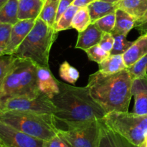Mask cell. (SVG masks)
<instances>
[{
  "label": "cell",
  "mask_w": 147,
  "mask_h": 147,
  "mask_svg": "<svg viewBox=\"0 0 147 147\" xmlns=\"http://www.w3.org/2000/svg\"><path fill=\"white\" fill-rule=\"evenodd\" d=\"M60 92L52 98L59 131H67L103 119L106 113L93 98L87 86L76 87L58 81Z\"/></svg>",
  "instance_id": "6da1fadb"
},
{
  "label": "cell",
  "mask_w": 147,
  "mask_h": 147,
  "mask_svg": "<svg viewBox=\"0 0 147 147\" xmlns=\"http://www.w3.org/2000/svg\"><path fill=\"white\" fill-rule=\"evenodd\" d=\"M132 78L128 68L113 74L97 71L89 76L87 87L106 113L128 112L131 99Z\"/></svg>",
  "instance_id": "7a4b0ae2"
},
{
  "label": "cell",
  "mask_w": 147,
  "mask_h": 147,
  "mask_svg": "<svg viewBox=\"0 0 147 147\" xmlns=\"http://www.w3.org/2000/svg\"><path fill=\"white\" fill-rule=\"evenodd\" d=\"M37 67L30 60L17 57L0 87V105L9 98H34L42 93L37 87Z\"/></svg>",
  "instance_id": "3957f363"
},
{
  "label": "cell",
  "mask_w": 147,
  "mask_h": 147,
  "mask_svg": "<svg viewBox=\"0 0 147 147\" xmlns=\"http://www.w3.org/2000/svg\"><path fill=\"white\" fill-rule=\"evenodd\" d=\"M57 33L54 27L37 17L34 27L13 55L30 60L40 67H49L50 53Z\"/></svg>",
  "instance_id": "277c9868"
},
{
  "label": "cell",
  "mask_w": 147,
  "mask_h": 147,
  "mask_svg": "<svg viewBox=\"0 0 147 147\" xmlns=\"http://www.w3.org/2000/svg\"><path fill=\"white\" fill-rule=\"evenodd\" d=\"M0 121L32 136L49 141L58 133L53 114L25 111H0Z\"/></svg>",
  "instance_id": "5b68a950"
},
{
  "label": "cell",
  "mask_w": 147,
  "mask_h": 147,
  "mask_svg": "<svg viewBox=\"0 0 147 147\" xmlns=\"http://www.w3.org/2000/svg\"><path fill=\"white\" fill-rule=\"evenodd\" d=\"M103 121L136 146L141 144L147 136V115L113 111L106 113Z\"/></svg>",
  "instance_id": "8992f818"
},
{
  "label": "cell",
  "mask_w": 147,
  "mask_h": 147,
  "mask_svg": "<svg viewBox=\"0 0 147 147\" xmlns=\"http://www.w3.org/2000/svg\"><path fill=\"white\" fill-rule=\"evenodd\" d=\"M11 111L53 115L55 113L56 109L51 98L40 93L34 98L22 96L9 98L0 105V111Z\"/></svg>",
  "instance_id": "52a82bcc"
},
{
  "label": "cell",
  "mask_w": 147,
  "mask_h": 147,
  "mask_svg": "<svg viewBox=\"0 0 147 147\" xmlns=\"http://www.w3.org/2000/svg\"><path fill=\"white\" fill-rule=\"evenodd\" d=\"M59 132L73 147H97L100 136V120Z\"/></svg>",
  "instance_id": "ba28073f"
},
{
  "label": "cell",
  "mask_w": 147,
  "mask_h": 147,
  "mask_svg": "<svg viewBox=\"0 0 147 147\" xmlns=\"http://www.w3.org/2000/svg\"><path fill=\"white\" fill-rule=\"evenodd\" d=\"M0 141L4 147H44L45 142L1 121H0Z\"/></svg>",
  "instance_id": "9c48e42d"
},
{
  "label": "cell",
  "mask_w": 147,
  "mask_h": 147,
  "mask_svg": "<svg viewBox=\"0 0 147 147\" xmlns=\"http://www.w3.org/2000/svg\"><path fill=\"white\" fill-rule=\"evenodd\" d=\"M36 19L19 20L12 26L9 42L5 51V55H13L19 46L24 41L35 24Z\"/></svg>",
  "instance_id": "30bf717a"
},
{
  "label": "cell",
  "mask_w": 147,
  "mask_h": 147,
  "mask_svg": "<svg viewBox=\"0 0 147 147\" xmlns=\"http://www.w3.org/2000/svg\"><path fill=\"white\" fill-rule=\"evenodd\" d=\"M131 94L134 98L132 113L147 115V74L132 80Z\"/></svg>",
  "instance_id": "8fae6325"
},
{
  "label": "cell",
  "mask_w": 147,
  "mask_h": 147,
  "mask_svg": "<svg viewBox=\"0 0 147 147\" xmlns=\"http://www.w3.org/2000/svg\"><path fill=\"white\" fill-rule=\"evenodd\" d=\"M97 147H138L122 135L113 130L105 123L103 119L100 120V136Z\"/></svg>",
  "instance_id": "7c38bea8"
},
{
  "label": "cell",
  "mask_w": 147,
  "mask_h": 147,
  "mask_svg": "<svg viewBox=\"0 0 147 147\" xmlns=\"http://www.w3.org/2000/svg\"><path fill=\"white\" fill-rule=\"evenodd\" d=\"M37 82L40 93L52 99L60 92L58 80L55 78L49 67H37Z\"/></svg>",
  "instance_id": "4fadbf2b"
},
{
  "label": "cell",
  "mask_w": 147,
  "mask_h": 147,
  "mask_svg": "<svg viewBox=\"0 0 147 147\" xmlns=\"http://www.w3.org/2000/svg\"><path fill=\"white\" fill-rule=\"evenodd\" d=\"M103 32L96 23H91L86 30L78 32L76 48L86 50L93 46L98 45Z\"/></svg>",
  "instance_id": "5bb4252c"
},
{
  "label": "cell",
  "mask_w": 147,
  "mask_h": 147,
  "mask_svg": "<svg viewBox=\"0 0 147 147\" xmlns=\"http://www.w3.org/2000/svg\"><path fill=\"white\" fill-rule=\"evenodd\" d=\"M147 54V34H143L134 41L129 50L123 54L126 67H129Z\"/></svg>",
  "instance_id": "9a60e30c"
},
{
  "label": "cell",
  "mask_w": 147,
  "mask_h": 147,
  "mask_svg": "<svg viewBox=\"0 0 147 147\" xmlns=\"http://www.w3.org/2000/svg\"><path fill=\"white\" fill-rule=\"evenodd\" d=\"M45 0H19L18 20L37 19L42 9Z\"/></svg>",
  "instance_id": "2e32d148"
},
{
  "label": "cell",
  "mask_w": 147,
  "mask_h": 147,
  "mask_svg": "<svg viewBox=\"0 0 147 147\" xmlns=\"http://www.w3.org/2000/svg\"><path fill=\"white\" fill-rule=\"evenodd\" d=\"M114 4L116 9L123 10L136 20L141 18L147 10V0H120Z\"/></svg>",
  "instance_id": "e0dca14e"
},
{
  "label": "cell",
  "mask_w": 147,
  "mask_h": 147,
  "mask_svg": "<svg viewBox=\"0 0 147 147\" xmlns=\"http://www.w3.org/2000/svg\"><path fill=\"white\" fill-rule=\"evenodd\" d=\"M115 14H116V22H115L114 27L111 33L113 35L115 34L127 35L128 33L132 29L134 28L136 20L127 12L120 9H117Z\"/></svg>",
  "instance_id": "ac0fdd59"
},
{
  "label": "cell",
  "mask_w": 147,
  "mask_h": 147,
  "mask_svg": "<svg viewBox=\"0 0 147 147\" xmlns=\"http://www.w3.org/2000/svg\"><path fill=\"white\" fill-rule=\"evenodd\" d=\"M90 14L91 22H96V20L111 13H114L117 9L114 3L104 0H95L87 7Z\"/></svg>",
  "instance_id": "d6986e66"
},
{
  "label": "cell",
  "mask_w": 147,
  "mask_h": 147,
  "mask_svg": "<svg viewBox=\"0 0 147 147\" xmlns=\"http://www.w3.org/2000/svg\"><path fill=\"white\" fill-rule=\"evenodd\" d=\"M99 71L104 74H113L127 68L123 55H110L98 64Z\"/></svg>",
  "instance_id": "ffe728a7"
},
{
  "label": "cell",
  "mask_w": 147,
  "mask_h": 147,
  "mask_svg": "<svg viewBox=\"0 0 147 147\" xmlns=\"http://www.w3.org/2000/svg\"><path fill=\"white\" fill-rule=\"evenodd\" d=\"M19 0H9L0 10V23L14 25L18 20Z\"/></svg>",
  "instance_id": "44dd1931"
},
{
  "label": "cell",
  "mask_w": 147,
  "mask_h": 147,
  "mask_svg": "<svg viewBox=\"0 0 147 147\" xmlns=\"http://www.w3.org/2000/svg\"><path fill=\"white\" fill-rule=\"evenodd\" d=\"M60 0H45L40 17L50 27H54L57 8Z\"/></svg>",
  "instance_id": "7402d4cb"
},
{
  "label": "cell",
  "mask_w": 147,
  "mask_h": 147,
  "mask_svg": "<svg viewBox=\"0 0 147 147\" xmlns=\"http://www.w3.org/2000/svg\"><path fill=\"white\" fill-rule=\"evenodd\" d=\"M90 14L87 7L79 8L73 17L72 21V28L77 30L78 32L86 30L91 24Z\"/></svg>",
  "instance_id": "603a6c76"
},
{
  "label": "cell",
  "mask_w": 147,
  "mask_h": 147,
  "mask_svg": "<svg viewBox=\"0 0 147 147\" xmlns=\"http://www.w3.org/2000/svg\"><path fill=\"white\" fill-rule=\"evenodd\" d=\"M78 9L79 7H76V6L73 5L72 4L67 8V9L65 11L64 14L60 17L58 21L55 24L54 27H53L55 30L57 32H59L63 31V30H67L72 29V21H73L75 14H76Z\"/></svg>",
  "instance_id": "cb8c5ba5"
},
{
  "label": "cell",
  "mask_w": 147,
  "mask_h": 147,
  "mask_svg": "<svg viewBox=\"0 0 147 147\" xmlns=\"http://www.w3.org/2000/svg\"><path fill=\"white\" fill-rule=\"evenodd\" d=\"M59 75L62 79L70 84H75L80 76L78 70L67 61L63 62L60 65Z\"/></svg>",
  "instance_id": "d4e9b609"
},
{
  "label": "cell",
  "mask_w": 147,
  "mask_h": 147,
  "mask_svg": "<svg viewBox=\"0 0 147 147\" xmlns=\"http://www.w3.org/2000/svg\"><path fill=\"white\" fill-rule=\"evenodd\" d=\"M114 43L111 55H123L132 45L134 41H129L125 34H115Z\"/></svg>",
  "instance_id": "484cf974"
},
{
  "label": "cell",
  "mask_w": 147,
  "mask_h": 147,
  "mask_svg": "<svg viewBox=\"0 0 147 147\" xmlns=\"http://www.w3.org/2000/svg\"><path fill=\"white\" fill-rule=\"evenodd\" d=\"M17 57L14 55H0V87L7 76V73L12 67Z\"/></svg>",
  "instance_id": "4316f807"
},
{
  "label": "cell",
  "mask_w": 147,
  "mask_h": 147,
  "mask_svg": "<svg viewBox=\"0 0 147 147\" xmlns=\"http://www.w3.org/2000/svg\"><path fill=\"white\" fill-rule=\"evenodd\" d=\"M132 80L147 74V54L139 59L137 62L128 67Z\"/></svg>",
  "instance_id": "83f0119b"
},
{
  "label": "cell",
  "mask_w": 147,
  "mask_h": 147,
  "mask_svg": "<svg viewBox=\"0 0 147 147\" xmlns=\"http://www.w3.org/2000/svg\"><path fill=\"white\" fill-rule=\"evenodd\" d=\"M84 51L87 54L89 60L96 62L98 64L103 62L105 59L107 58L111 55L110 53L105 51L103 48H101L99 45L93 46V47H90V48L87 49Z\"/></svg>",
  "instance_id": "f1b7e54d"
},
{
  "label": "cell",
  "mask_w": 147,
  "mask_h": 147,
  "mask_svg": "<svg viewBox=\"0 0 147 147\" xmlns=\"http://www.w3.org/2000/svg\"><path fill=\"white\" fill-rule=\"evenodd\" d=\"M12 26L10 24L0 23V55H5L6 49L9 42Z\"/></svg>",
  "instance_id": "f546056e"
},
{
  "label": "cell",
  "mask_w": 147,
  "mask_h": 147,
  "mask_svg": "<svg viewBox=\"0 0 147 147\" xmlns=\"http://www.w3.org/2000/svg\"><path fill=\"white\" fill-rule=\"evenodd\" d=\"M116 12V11H115ZM111 13L104 16L96 21V24L103 32L111 33L113 30L116 22V14Z\"/></svg>",
  "instance_id": "4dcf8cb0"
},
{
  "label": "cell",
  "mask_w": 147,
  "mask_h": 147,
  "mask_svg": "<svg viewBox=\"0 0 147 147\" xmlns=\"http://www.w3.org/2000/svg\"><path fill=\"white\" fill-rule=\"evenodd\" d=\"M44 147H73L70 142L58 131L55 136L49 141H45Z\"/></svg>",
  "instance_id": "1f68e13d"
},
{
  "label": "cell",
  "mask_w": 147,
  "mask_h": 147,
  "mask_svg": "<svg viewBox=\"0 0 147 147\" xmlns=\"http://www.w3.org/2000/svg\"><path fill=\"white\" fill-rule=\"evenodd\" d=\"M113 43H114V37L113 34L109 32H103L101 40L98 45L105 51L111 53L113 48Z\"/></svg>",
  "instance_id": "d6a6232c"
},
{
  "label": "cell",
  "mask_w": 147,
  "mask_h": 147,
  "mask_svg": "<svg viewBox=\"0 0 147 147\" xmlns=\"http://www.w3.org/2000/svg\"><path fill=\"white\" fill-rule=\"evenodd\" d=\"M134 27L139 30L142 34L147 32V10L143 16L135 22Z\"/></svg>",
  "instance_id": "836d02e7"
},
{
  "label": "cell",
  "mask_w": 147,
  "mask_h": 147,
  "mask_svg": "<svg viewBox=\"0 0 147 147\" xmlns=\"http://www.w3.org/2000/svg\"><path fill=\"white\" fill-rule=\"evenodd\" d=\"M71 4H72V2L70 1V0H60V4H59V6H58V8H57V14H56V17H55V24L58 21L59 19L60 18V17L64 14L65 11L67 9V8H68Z\"/></svg>",
  "instance_id": "e575fe53"
},
{
  "label": "cell",
  "mask_w": 147,
  "mask_h": 147,
  "mask_svg": "<svg viewBox=\"0 0 147 147\" xmlns=\"http://www.w3.org/2000/svg\"><path fill=\"white\" fill-rule=\"evenodd\" d=\"M95 0H74L72 4L79 8L82 7H87L90 4H91Z\"/></svg>",
  "instance_id": "d590c367"
},
{
  "label": "cell",
  "mask_w": 147,
  "mask_h": 147,
  "mask_svg": "<svg viewBox=\"0 0 147 147\" xmlns=\"http://www.w3.org/2000/svg\"><path fill=\"white\" fill-rule=\"evenodd\" d=\"M138 147H147V136L146 137V139H145V140L141 144H139Z\"/></svg>",
  "instance_id": "8d00e7d4"
},
{
  "label": "cell",
  "mask_w": 147,
  "mask_h": 147,
  "mask_svg": "<svg viewBox=\"0 0 147 147\" xmlns=\"http://www.w3.org/2000/svg\"><path fill=\"white\" fill-rule=\"evenodd\" d=\"M9 0H0V10H1V9L4 7V4H5Z\"/></svg>",
  "instance_id": "74e56055"
},
{
  "label": "cell",
  "mask_w": 147,
  "mask_h": 147,
  "mask_svg": "<svg viewBox=\"0 0 147 147\" xmlns=\"http://www.w3.org/2000/svg\"><path fill=\"white\" fill-rule=\"evenodd\" d=\"M104 1H109V2L114 3V2H116V1H120V0H104Z\"/></svg>",
  "instance_id": "f35d334b"
},
{
  "label": "cell",
  "mask_w": 147,
  "mask_h": 147,
  "mask_svg": "<svg viewBox=\"0 0 147 147\" xmlns=\"http://www.w3.org/2000/svg\"><path fill=\"white\" fill-rule=\"evenodd\" d=\"M0 147H4V146L2 145V144H1V141H0Z\"/></svg>",
  "instance_id": "ab89813d"
},
{
  "label": "cell",
  "mask_w": 147,
  "mask_h": 147,
  "mask_svg": "<svg viewBox=\"0 0 147 147\" xmlns=\"http://www.w3.org/2000/svg\"><path fill=\"white\" fill-rule=\"evenodd\" d=\"M70 1H71V2H72V3H73V1H74V0H70Z\"/></svg>",
  "instance_id": "60d3db41"
},
{
  "label": "cell",
  "mask_w": 147,
  "mask_h": 147,
  "mask_svg": "<svg viewBox=\"0 0 147 147\" xmlns=\"http://www.w3.org/2000/svg\"><path fill=\"white\" fill-rule=\"evenodd\" d=\"M144 34H147V32H145V33H144Z\"/></svg>",
  "instance_id": "b9f144b4"
}]
</instances>
